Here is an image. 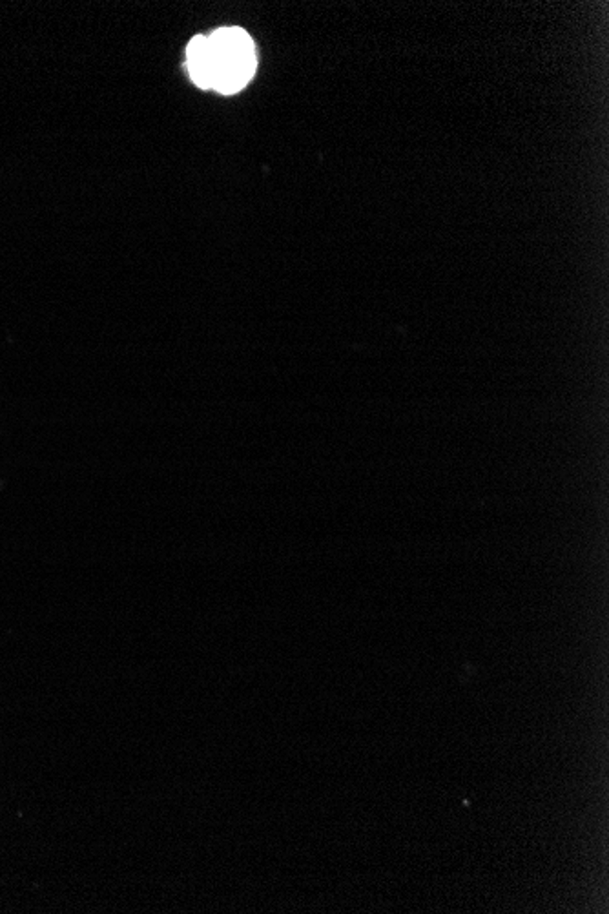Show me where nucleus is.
<instances>
[{
	"label": "nucleus",
	"mask_w": 609,
	"mask_h": 914,
	"mask_svg": "<svg viewBox=\"0 0 609 914\" xmlns=\"http://www.w3.org/2000/svg\"><path fill=\"white\" fill-rule=\"evenodd\" d=\"M207 38L210 88L221 94H236L256 72L252 38L241 28H221Z\"/></svg>",
	"instance_id": "f257e3e1"
},
{
	"label": "nucleus",
	"mask_w": 609,
	"mask_h": 914,
	"mask_svg": "<svg viewBox=\"0 0 609 914\" xmlns=\"http://www.w3.org/2000/svg\"><path fill=\"white\" fill-rule=\"evenodd\" d=\"M186 66L192 80L199 88H210V64H208V38L198 35L190 40L186 50Z\"/></svg>",
	"instance_id": "f03ea898"
}]
</instances>
